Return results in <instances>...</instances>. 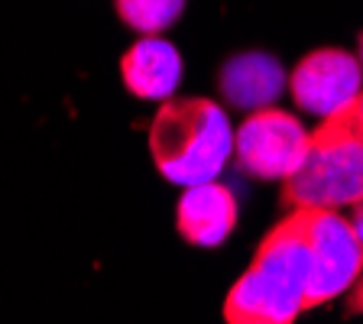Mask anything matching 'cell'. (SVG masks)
Segmentation results:
<instances>
[{
	"label": "cell",
	"mask_w": 363,
	"mask_h": 324,
	"mask_svg": "<svg viewBox=\"0 0 363 324\" xmlns=\"http://www.w3.org/2000/svg\"><path fill=\"white\" fill-rule=\"evenodd\" d=\"M311 282V250L302 208L289 214L263 237L253 263L230 286L224 298L227 324H292L305 311Z\"/></svg>",
	"instance_id": "cell-1"
},
{
	"label": "cell",
	"mask_w": 363,
	"mask_h": 324,
	"mask_svg": "<svg viewBox=\"0 0 363 324\" xmlns=\"http://www.w3.org/2000/svg\"><path fill=\"white\" fill-rule=\"evenodd\" d=\"M150 152L172 185L211 181L234 152V130L220 104L208 98H169L150 123Z\"/></svg>",
	"instance_id": "cell-2"
},
{
	"label": "cell",
	"mask_w": 363,
	"mask_h": 324,
	"mask_svg": "<svg viewBox=\"0 0 363 324\" xmlns=\"http://www.w3.org/2000/svg\"><path fill=\"white\" fill-rule=\"evenodd\" d=\"M363 198V113L357 104L321 117L302 166L282 181V208H354Z\"/></svg>",
	"instance_id": "cell-3"
},
{
	"label": "cell",
	"mask_w": 363,
	"mask_h": 324,
	"mask_svg": "<svg viewBox=\"0 0 363 324\" xmlns=\"http://www.w3.org/2000/svg\"><path fill=\"white\" fill-rule=\"evenodd\" d=\"M302 218L311 250V282L305 295L308 311L354 289L363 276V237L340 208H302Z\"/></svg>",
	"instance_id": "cell-4"
},
{
	"label": "cell",
	"mask_w": 363,
	"mask_h": 324,
	"mask_svg": "<svg viewBox=\"0 0 363 324\" xmlns=\"http://www.w3.org/2000/svg\"><path fill=\"white\" fill-rule=\"evenodd\" d=\"M308 136L311 133L295 113L272 104L259 107V111H250L234 130V159L253 179L286 181L302 166Z\"/></svg>",
	"instance_id": "cell-5"
},
{
	"label": "cell",
	"mask_w": 363,
	"mask_h": 324,
	"mask_svg": "<svg viewBox=\"0 0 363 324\" xmlns=\"http://www.w3.org/2000/svg\"><path fill=\"white\" fill-rule=\"evenodd\" d=\"M289 94L295 107L311 117H331L357 104L363 94V62L344 49H315L302 55L289 75Z\"/></svg>",
	"instance_id": "cell-6"
},
{
	"label": "cell",
	"mask_w": 363,
	"mask_h": 324,
	"mask_svg": "<svg viewBox=\"0 0 363 324\" xmlns=\"http://www.w3.org/2000/svg\"><path fill=\"white\" fill-rule=\"evenodd\" d=\"M237 227V198L218 179L185 185L175 204V230L191 247L214 250L234 234Z\"/></svg>",
	"instance_id": "cell-7"
},
{
	"label": "cell",
	"mask_w": 363,
	"mask_h": 324,
	"mask_svg": "<svg viewBox=\"0 0 363 324\" xmlns=\"http://www.w3.org/2000/svg\"><path fill=\"white\" fill-rule=\"evenodd\" d=\"M185 65L172 43L162 36H140L121 55V78L133 98L169 101L179 91Z\"/></svg>",
	"instance_id": "cell-8"
},
{
	"label": "cell",
	"mask_w": 363,
	"mask_h": 324,
	"mask_svg": "<svg viewBox=\"0 0 363 324\" xmlns=\"http://www.w3.org/2000/svg\"><path fill=\"white\" fill-rule=\"evenodd\" d=\"M218 88L220 98L237 111H259L289 88V78L269 52H243L220 65Z\"/></svg>",
	"instance_id": "cell-9"
},
{
	"label": "cell",
	"mask_w": 363,
	"mask_h": 324,
	"mask_svg": "<svg viewBox=\"0 0 363 324\" xmlns=\"http://www.w3.org/2000/svg\"><path fill=\"white\" fill-rule=\"evenodd\" d=\"M113 10L133 33L159 36L172 23H179V16L185 13V0H113Z\"/></svg>",
	"instance_id": "cell-10"
},
{
	"label": "cell",
	"mask_w": 363,
	"mask_h": 324,
	"mask_svg": "<svg viewBox=\"0 0 363 324\" xmlns=\"http://www.w3.org/2000/svg\"><path fill=\"white\" fill-rule=\"evenodd\" d=\"M347 311H354V315L360 311L363 315V276L354 282V289L347 292Z\"/></svg>",
	"instance_id": "cell-11"
},
{
	"label": "cell",
	"mask_w": 363,
	"mask_h": 324,
	"mask_svg": "<svg viewBox=\"0 0 363 324\" xmlns=\"http://www.w3.org/2000/svg\"><path fill=\"white\" fill-rule=\"evenodd\" d=\"M350 220H354V227L360 230V237H363V198L354 204V218H350Z\"/></svg>",
	"instance_id": "cell-12"
},
{
	"label": "cell",
	"mask_w": 363,
	"mask_h": 324,
	"mask_svg": "<svg viewBox=\"0 0 363 324\" xmlns=\"http://www.w3.org/2000/svg\"><path fill=\"white\" fill-rule=\"evenodd\" d=\"M357 55H360V62H363V33H360V45H357Z\"/></svg>",
	"instance_id": "cell-13"
},
{
	"label": "cell",
	"mask_w": 363,
	"mask_h": 324,
	"mask_svg": "<svg viewBox=\"0 0 363 324\" xmlns=\"http://www.w3.org/2000/svg\"><path fill=\"white\" fill-rule=\"evenodd\" d=\"M357 107H360V113H363V94H360V98H357Z\"/></svg>",
	"instance_id": "cell-14"
}]
</instances>
